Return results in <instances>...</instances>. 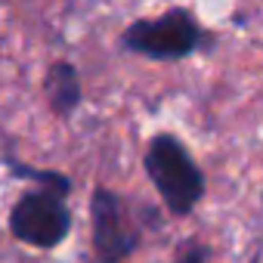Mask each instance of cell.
<instances>
[{
    "label": "cell",
    "mask_w": 263,
    "mask_h": 263,
    "mask_svg": "<svg viewBox=\"0 0 263 263\" xmlns=\"http://www.w3.org/2000/svg\"><path fill=\"white\" fill-rule=\"evenodd\" d=\"M208 260H211V248L198 238H189V241L180 245V251L171 263H208Z\"/></svg>",
    "instance_id": "8992f818"
},
{
    "label": "cell",
    "mask_w": 263,
    "mask_h": 263,
    "mask_svg": "<svg viewBox=\"0 0 263 263\" xmlns=\"http://www.w3.org/2000/svg\"><path fill=\"white\" fill-rule=\"evenodd\" d=\"M143 167L149 183L155 186V192L161 195L164 208L174 217H189L201 204L208 192L204 174L192 158L189 146L177 134H155L146 146Z\"/></svg>",
    "instance_id": "6da1fadb"
},
{
    "label": "cell",
    "mask_w": 263,
    "mask_h": 263,
    "mask_svg": "<svg viewBox=\"0 0 263 263\" xmlns=\"http://www.w3.org/2000/svg\"><path fill=\"white\" fill-rule=\"evenodd\" d=\"M44 90L50 96V105L56 115L68 118L78 105H81V78L74 71L71 62H56L44 81Z\"/></svg>",
    "instance_id": "5b68a950"
},
{
    "label": "cell",
    "mask_w": 263,
    "mask_h": 263,
    "mask_svg": "<svg viewBox=\"0 0 263 263\" xmlns=\"http://www.w3.org/2000/svg\"><path fill=\"white\" fill-rule=\"evenodd\" d=\"M93 251L102 263H121L140 245V226L130 217L124 198L111 189H96L90 198Z\"/></svg>",
    "instance_id": "277c9868"
},
{
    "label": "cell",
    "mask_w": 263,
    "mask_h": 263,
    "mask_svg": "<svg viewBox=\"0 0 263 263\" xmlns=\"http://www.w3.org/2000/svg\"><path fill=\"white\" fill-rule=\"evenodd\" d=\"M71 229V211L65 195L53 189L25 192L10 211V232L34 248H56Z\"/></svg>",
    "instance_id": "3957f363"
},
{
    "label": "cell",
    "mask_w": 263,
    "mask_h": 263,
    "mask_svg": "<svg viewBox=\"0 0 263 263\" xmlns=\"http://www.w3.org/2000/svg\"><path fill=\"white\" fill-rule=\"evenodd\" d=\"M201 41H204V28L186 7L164 10L161 16H152V19H137L121 34L124 50L146 56L152 62L189 59L201 50Z\"/></svg>",
    "instance_id": "7a4b0ae2"
}]
</instances>
